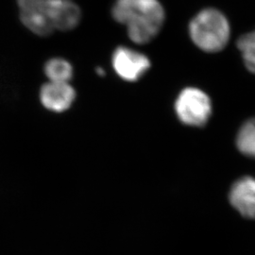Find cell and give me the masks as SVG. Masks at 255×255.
Returning a JSON list of instances; mask_svg holds the SVG:
<instances>
[{"label": "cell", "instance_id": "1", "mask_svg": "<svg viewBox=\"0 0 255 255\" xmlns=\"http://www.w3.org/2000/svg\"><path fill=\"white\" fill-rule=\"evenodd\" d=\"M112 16L127 27L129 40L144 45L159 34L165 20V11L159 0H116Z\"/></svg>", "mask_w": 255, "mask_h": 255}, {"label": "cell", "instance_id": "2", "mask_svg": "<svg viewBox=\"0 0 255 255\" xmlns=\"http://www.w3.org/2000/svg\"><path fill=\"white\" fill-rule=\"evenodd\" d=\"M189 35L192 42L202 51H221L227 46L231 35L228 19L219 9H202L190 21Z\"/></svg>", "mask_w": 255, "mask_h": 255}, {"label": "cell", "instance_id": "3", "mask_svg": "<svg viewBox=\"0 0 255 255\" xmlns=\"http://www.w3.org/2000/svg\"><path fill=\"white\" fill-rule=\"evenodd\" d=\"M175 113L182 124L189 127H203L212 115V101L199 88H184L175 101Z\"/></svg>", "mask_w": 255, "mask_h": 255}, {"label": "cell", "instance_id": "4", "mask_svg": "<svg viewBox=\"0 0 255 255\" xmlns=\"http://www.w3.org/2000/svg\"><path fill=\"white\" fill-rule=\"evenodd\" d=\"M112 65L121 80L134 82L147 72L151 63L146 55L127 46H119L112 56Z\"/></svg>", "mask_w": 255, "mask_h": 255}, {"label": "cell", "instance_id": "5", "mask_svg": "<svg viewBox=\"0 0 255 255\" xmlns=\"http://www.w3.org/2000/svg\"><path fill=\"white\" fill-rule=\"evenodd\" d=\"M22 24L37 36L47 37L54 31L46 0H17Z\"/></svg>", "mask_w": 255, "mask_h": 255}, {"label": "cell", "instance_id": "6", "mask_svg": "<svg viewBox=\"0 0 255 255\" xmlns=\"http://www.w3.org/2000/svg\"><path fill=\"white\" fill-rule=\"evenodd\" d=\"M76 91L69 82H46L40 89V101L48 111L64 113L76 100Z\"/></svg>", "mask_w": 255, "mask_h": 255}, {"label": "cell", "instance_id": "7", "mask_svg": "<svg viewBox=\"0 0 255 255\" xmlns=\"http://www.w3.org/2000/svg\"><path fill=\"white\" fill-rule=\"evenodd\" d=\"M48 14L54 30L69 31L79 26L82 10L72 0H60L48 3Z\"/></svg>", "mask_w": 255, "mask_h": 255}, {"label": "cell", "instance_id": "8", "mask_svg": "<svg viewBox=\"0 0 255 255\" xmlns=\"http://www.w3.org/2000/svg\"><path fill=\"white\" fill-rule=\"evenodd\" d=\"M229 197L232 205L243 217L255 219V179H239L232 186Z\"/></svg>", "mask_w": 255, "mask_h": 255}, {"label": "cell", "instance_id": "9", "mask_svg": "<svg viewBox=\"0 0 255 255\" xmlns=\"http://www.w3.org/2000/svg\"><path fill=\"white\" fill-rule=\"evenodd\" d=\"M48 82H69L73 77V66L64 58H52L44 67Z\"/></svg>", "mask_w": 255, "mask_h": 255}, {"label": "cell", "instance_id": "10", "mask_svg": "<svg viewBox=\"0 0 255 255\" xmlns=\"http://www.w3.org/2000/svg\"><path fill=\"white\" fill-rule=\"evenodd\" d=\"M237 146L243 154L255 158V118L249 119L239 129Z\"/></svg>", "mask_w": 255, "mask_h": 255}, {"label": "cell", "instance_id": "11", "mask_svg": "<svg viewBox=\"0 0 255 255\" xmlns=\"http://www.w3.org/2000/svg\"><path fill=\"white\" fill-rule=\"evenodd\" d=\"M237 47L247 68L255 74V30L240 37L237 41Z\"/></svg>", "mask_w": 255, "mask_h": 255}, {"label": "cell", "instance_id": "12", "mask_svg": "<svg viewBox=\"0 0 255 255\" xmlns=\"http://www.w3.org/2000/svg\"><path fill=\"white\" fill-rule=\"evenodd\" d=\"M97 73L99 74L100 76H103V75L105 74V72L102 70V68H99V69H98V71H97Z\"/></svg>", "mask_w": 255, "mask_h": 255}, {"label": "cell", "instance_id": "13", "mask_svg": "<svg viewBox=\"0 0 255 255\" xmlns=\"http://www.w3.org/2000/svg\"><path fill=\"white\" fill-rule=\"evenodd\" d=\"M47 3H49V2H54V1H60V0H46Z\"/></svg>", "mask_w": 255, "mask_h": 255}]
</instances>
